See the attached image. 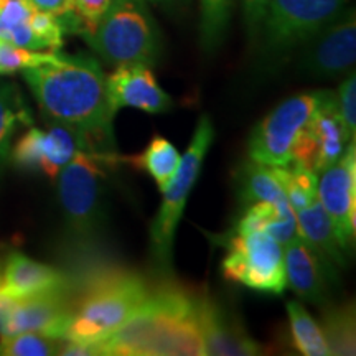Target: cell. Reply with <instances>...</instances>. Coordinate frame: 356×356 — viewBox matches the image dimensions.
<instances>
[{
	"label": "cell",
	"instance_id": "30",
	"mask_svg": "<svg viewBox=\"0 0 356 356\" xmlns=\"http://www.w3.org/2000/svg\"><path fill=\"white\" fill-rule=\"evenodd\" d=\"M114 0H71V13L79 24V35L89 33L99 24Z\"/></svg>",
	"mask_w": 356,
	"mask_h": 356
},
{
	"label": "cell",
	"instance_id": "34",
	"mask_svg": "<svg viewBox=\"0 0 356 356\" xmlns=\"http://www.w3.org/2000/svg\"><path fill=\"white\" fill-rule=\"evenodd\" d=\"M30 2L37 10L51 13L60 19L71 13V0H30Z\"/></svg>",
	"mask_w": 356,
	"mask_h": 356
},
{
	"label": "cell",
	"instance_id": "26",
	"mask_svg": "<svg viewBox=\"0 0 356 356\" xmlns=\"http://www.w3.org/2000/svg\"><path fill=\"white\" fill-rule=\"evenodd\" d=\"M234 0H200V43L204 51H213L228 32Z\"/></svg>",
	"mask_w": 356,
	"mask_h": 356
},
{
	"label": "cell",
	"instance_id": "36",
	"mask_svg": "<svg viewBox=\"0 0 356 356\" xmlns=\"http://www.w3.org/2000/svg\"><path fill=\"white\" fill-rule=\"evenodd\" d=\"M147 2H154V3H170V2H175V0H147Z\"/></svg>",
	"mask_w": 356,
	"mask_h": 356
},
{
	"label": "cell",
	"instance_id": "32",
	"mask_svg": "<svg viewBox=\"0 0 356 356\" xmlns=\"http://www.w3.org/2000/svg\"><path fill=\"white\" fill-rule=\"evenodd\" d=\"M35 10L30 0H0V38L12 26L29 22Z\"/></svg>",
	"mask_w": 356,
	"mask_h": 356
},
{
	"label": "cell",
	"instance_id": "16",
	"mask_svg": "<svg viewBox=\"0 0 356 356\" xmlns=\"http://www.w3.org/2000/svg\"><path fill=\"white\" fill-rule=\"evenodd\" d=\"M71 312H73L71 287L17 300L12 305L7 333L38 332L53 338H65L71 322Z\"/></svg>",
	"mask_w": 356,
	"mask_h": 356
},
{
	"label": "cell",
	"instance_id": "8",
	"mask_svg": "<svg viewBox=\"0 0 356 356\" xmlns=\"http://www.w3.org/2000/svg\"><path fill=\"white\" fill-rule=\"evenodd\" d=\"M222 259L226 280L256 292L280 296L287 287L284 248L266 231L234 233Z\"/></svg>",
	"mask_w": 356,
	"mask_h": 356
},
{
	"label": "cell",
	"instance_id": "7",
	"mask_svg": "<svg viewBox=\"0 0 356 356\" xmlns=\"http://www.w3.org/2000/svg\"><path fill=\"white\" fill-rule=\"evenodd\" d=\"M325 89L302 92L282 101L257 126L248 140L249 159L269 167L292 162L293 147L323 99Z\"/></svg>",
	"mask_w": 356,
	"mask_h": 356
},
{
	"label": "cell",
	"instance_id": "22",
	"mask_svg": "<svg viewBox=\"0 0 356 356\" xmlns=\"http://www.w3.org/2000/svg\"><path fill=\"white\" fill-rule=\"evenodd\" d=\"M238 178L239 198L246 207L254 203H275L286 198L275 167L249 160L241 167Z\"/></svg>",
	"mask_w": 356,
	"mask_h": 356
},
{
	"label": "cell",
	"instance_id": "18",
	"mask_svg": "<svg viewBox=\"0 0 356 356\" xmlns=\"http://www.w3.org/2000/svg\"><path fill=\"white\" fill-rule=\"evenodd\" d=\"M309 132L315 145L314 170L320 173L335 163L350 142L355 140L338 113L337 92L325 89L323 99L309 122Z\"/></svg>",
	"mask_w": 356,
	"mask_h": 356
},
{
	"label": "cell",
	"instance_id": "14",
	"mask_svg": "<svg viewBox=\"0 0 356 356\" xmlns=\"http://www.w3.org/2000/svg\"><path fill=\"white\" fill-rule=\"evenodd\" d=\"M287 286L300 299L310 304L325 305L337 284V266L317 251L302 236L284 244Z\"/></svg>",
	"mask_w": 356,
	"mask_h": 356
},
{
	"label": "cell",
	"instance_id": "5",
	"mask_svg": "<svg viewBox=\"0 0 356 356\" xmlns=\"http://www.w3.org/2000/svg\"><path fill=\"white\" fill-rule=\"evenodd\" d=\"M83 38L109 66L152 68L162 51V37L147 0H114L95 30L83 33Z\"/></svg>",
	"mask_w": 356,
	"mask_h": 356
},
{
	"label": "cell",
	"instance_id": "17",
	"mask_svg": "<svg viewBox=\"0 0 356 356\" xmlns=\"http://www.w3.org/2000/svg\"><path fill=\"white\" fill-rule=\"evenodd\" d=\"M65 287H71L65 270L22 252H10L6 261L0 262V292L13 302Z\"/></svg>",
	"mask_w": 356,
	"mask_h": 356
},
{
	"label": "cell",
	"instance_id": "19",
	"mask_svg": "<svg viewBox=\"0 0 356 356\" xmlns=\"http://www.w3.org/2000/svg\"><path fill=\"white\" fill-rule=\"evenodd\" d=\"M296 216L297 225H299V234L302 238L307 243H310L317 251L322 252L327 259H330L333 264L345 267L348 254L341 248L335 226H333L327 211L323 210L318 198L312 202L309 207L296 211Z\"/></svg>",
	"mask_w": 356,
	"mask_h": 356
},
{
	"label": "cell",
	"instance_id": "28",
	"mask_svg": "<svg viewBox=\"0 0 356 356\" xmlns=\"http://www.w3.org/2000/svg\"><path fill=\"white\" fill-rule=\"evenodd\" d=\"M53 51H35L0 40V74H13L48 61Z\"/></svg>",
	"mask_w": 356,
	"mask_h": 356
},
{
	"label": "cell",
	"instance_id": "31",
	"mask_svg": "<svg viewBox=\"0 0 356 356\" xmlns=\"http://www.w3.org/2000/svg\"><path fill=\"white\" fill-rule=\"evenodd\" d=\"M337 106L346 131L355 139L356 134V74L350 71L337 92Z\"/></svg>",
	"mask_w": 356,
	"mask_h": 356
},
{
	"label": "cell",
	"instance_id": "6",
	"mask_svg": "<svg viewBox=\"0 0 356 356\" xmlns=\"http://www.w3.org/2000/svg\"><path fill=\"white\" fill-rule=\"evenodd\" d=\"M215 140V127L210 115H202L191 142L180 160L178 170L163 193V200L150 225V257L160 273H170L173 241L177 226L184 215L186 202L202 172L204 157Z\"/></svg>",
	"mask_w": 356,
	"mask_h": 356
},
{
	"label": "cell",
	"instance_id": "24",
	"mask_svg": "<svg viewBox=\"0 0 356 356\" xmlns=\"http://www.w3.org/2000/svg\"><path fill=\"white\" fill-rule=\"evenodd\" d=\"M289 335L292 346L304 356H330L320 325L299 302H289Z\"/></svg>",
	"mask_w": 356,
	"mask_h": 356
},
{
	"label": "cell",
	"instance_id": "3",
	"mask_svg": "<svg viewBox=\"0 0 356 356\" xmlns=\"http://www.w3.org/2000/svg\"><path fill=\"white\" fill-rule=\"evenodd\" d=\"M73 312L65 340L99 343L145 304L154 286L136 270L104 259L70 277Z\"/></svg>",
	"mask_w": 356,
	"mask_h": 356
},
{
	"label": "cell",
	"instance_id": "1",
	"mask_svg": "<svg viewBox=\"0 0 356 356\" xmlns=\"http://www.w3.org/2000/svg\"><path fill=\"white\" fill-rule=\"evenodd\" d=\"M22 74L48 122L76 129L97 154H118L113 131L115 113L106 92V74L95 58L53 51L50 60Z\"/></svg>",
	"mask_w": 356,
	"mask_h": 356
},
{
	"label": "cell",
	"instance_id": "11",
	"mask_svg": "<svg viewBox=\"0 0 356 356\" xmlns=\"http://www.w3.org/2000/svg\"><path fill=\"white\" fill-rule=\"evenodd\" d=\"M300 68L314 78H337L353 71L356 61L355 8H343L305 43Z\"/></svg>",
	"mask_w": 356,
	"mask_h": 356
},
{
	"label": "cell",
	"instance_id": "35",
	"mask_svg": "<svg viewBox=\"0 0 356 356\" xmlns=\"http://www.w3.org/2000/svg\"><path fill=\"white\" fill-rule=\"evenodd\" d=\"M13 300L8 299V297L3 296L0 292V335H6L7 333V325H8V317H10Z\"/></svg>",
	"mask_w": 356,
	"mask_h": 356
},
{
	"label": "cell",
	"instance_id": "12",
	"mask_svg": "<svg viewBox=\"0 0 356 356\" xmlns=\"http://www.w3.org/2000/svg\"><path fill=\"white\" fill-rule=\"evenodd\" d=\"M317 198L330 216L346 254L355 248L356 211V149L351 140L343 155L318 173Z\"/></svg>",
	"mask_w": 356,
	"mask_h": 356
},
{
	"label": "cell",
	"instance_id": "27",
	"mask_svg": "<svg viewBox=\"0 0 356 356\" xmlns=\"http://www.w3.org/2000/svg\"><path fill=\"white\" fill-rule=\"evenodd\" d=\"M65 338H53L38 332L0 335V356H53L63 350Z\"/></svg>",
	"mask_w": 356,
	"mask_h": 356
},
{
	"label": "cell",
	"instance_id": "2",
	"mask_svg": "<svg viewBox=\"0 0 356 356\" xmlns=\"http://www.w3.org/2000/svg\"><path fill=\"white\" fill-rule=\"evenodd\" d=\"M195 296L178 284L154 286L122 327L97 343L101 356H203Z\"/></svg>",
	"mask_w": 356,
	"mask_h": 356
},
{
	"label": "cell",
	"instance_id": "10",
	"mask_svg": "<svg viewBox=\"0 0 356 356\" xmlns=\"http://www.w3.org/2000/svg\"><path fill=\"white\" fill-rule=\"evenodd\" d=\"M83 150L96 152L84 134L65 124L50 122L48 129H26L12 145L10 160L20 170L42 172L56 178L61 168Z\"/></svg>",
	"mask_w": 356,
	"mask_h": 356
},
{
	"label": "cell",
	"instance_id": "33",
	"mask_svg": "<svg viewBox=\"0 0 356 356\" xmlns=\"http://www.w3.org/2000/svg\"><path fill=\"white\" fill-rule=\"evenodd\" d=\"M243 2V17L246 24L248 35L252 42H257L261 37L262 24L267 12L269 0H241Z\"/></svg>",
	"mask_w": 356,
	"mask_h": 356
},
{
	"label": "cell",
	"instance_id": "4",
	"mask_svg": "<svg viewBox=\"0 0 356 356\" xmlns=\"http://www.w3.org/2000/svg\"><path fill=\"white\" fill-rule=\"evenodd\" d=\"M115 155L83 150L58 173V198L63 211L71 252L96 251L104 233V167L118 163Z\"/></svg>",
	"mask_w": 356,
	"mask_h": 356
},
{
	"label": "cell",
	"instance_id": "20",
	"mask_svg": "<svg viewBox=\"0 0 356 356\" xmlns=\"http://www.w3.org/2000/svg\"><path fill=\"white\" fill-rule=\"evenodd\" d=\"M33 126V115L20 88L0 81V172L10 160L12 140L20 127Z\"/></svg>",
	"mask_w": 356,
	"mask_h": 356
},
{
	"label": "cell",
	"instance_id": "13",
	"mask_svg": "<svg viewBox=\"0 0 356 356\" xmlns=\"http://www.w3.org/2000/svg\"><path fill=\"white\" fill-rule=\"evenodd\" d=\"M197 318L207 355L252 356L262 355V345L249 335L239 315L208 292L195 296Z\"/></svg>",
	"mask_w": 356,
	"mask_h": 356
},
{
	"label": "cell",
	"instance_id": "29",
	"mask_svg": "<svg viewBox=\"0 0 356 356\" xmlns=\"http://www.w3.org/2000/svg\"><path fill=\"white\" fill-rule=\"evenodd\" d=\"M264 231L279 244H287L291 239L299 236V225H297L296 211L289 204L287 198L274 203V215L266 225Z\"/></svg>",
	"mask_w": 356,
	"mask_h": 356
},
{
	"label": "cell",
	"instance_id": "15",
	"mask_svg": "<svg viewBox=\"0 0 356 356\" xmlns=\"http://www.w3.org/2000/svg\"><path fill=\"white\" fill-rule=\"evenodd\" d=\"M106 92L114 113L136 108L147 114H163L172 109V97L160 88L150 66L121 65L106 76Z\"/></svg>",
	"mask_w": 356,
	"mask_h": 356
},
{
	"label": "cell",
	"instance_id": "9",
	"mask_svg": "<svg viewBox=\"0 0 356 356\" xmlns=\"http://www.w3.org/2000/svg\"><path fill=\"white\" fill-rule=\"evenodd\" d=\"M348 0H269L261 37L269 56L286 55L314 38Z\"/></svg>",
	"mask_w": 356,
	"mask_h": 356
},
{
	"label": "cell",
	"instance_id": "21",
	"mask_svg": "<svg viewBox=\"0 0 356 356\" xmlns=\"http://www.w3.org/2000/svg\"><path fill=\"white\" fill-rule=\"evenodd\" d=\"M118 160L145 170L154 178L159 190L165 191L178 170L181 155L165 137L154 136L140 155H134V157H119L118 155Z\"/></svg>",
	"mask_w": 356,
	"mask_h": 356
},
{
	"label": "cell",
	"instance_id": "23",
	"mask_svg": "<svg viewBox=\"0 0 356 356\" xmlns=\"http://www.w3.org/2000/svg\"><path fill=\"white\" fill-rule=\"evenodd\" d=\"M322 332L330 355L353 356L356 353V320L355 304L325 307L322 314Z\"/></svg>",
	"mask_w": 356,
	"mask_h": 356
},
{
	"label": "cell",
	"instance_id": "25",
	"mask_svg": "<svg viewBox=\"0 0 356 356\" xmlns=\"http://www.w3.org/2000/svg\"><path fill=\"white\" fill-rule=\"evenodd\" d=\"M275 170L293 211H299L317 200L318 173L297 162H291L286 167H275Z\"/></svg>",
	"mask_w": 356,
	"mask_h": 356
}]
</instances>
